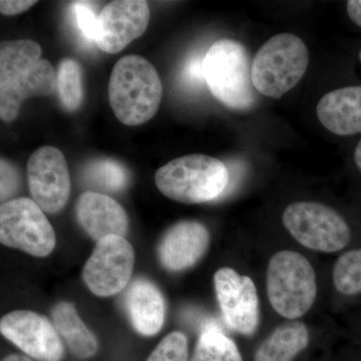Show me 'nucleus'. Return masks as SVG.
Segmentation results:
<instances>
[{"mask_svg":"<svg viewBox=\"0 0 361 361\" xmlns=\"http://www.w3.org/2000/svg\"><path fill=\"white\" fill-rule=\"evenodd\" d=\"M42 47L32 40L4 42L0 45V116L13 122L28 97L49 96L56 87V75Z\"/></svg>","mask_w":361,"mask_h":361,"instance_id":"1","label":"nucleus"},{"mask_svg":"<svg viewBox=\"0 0 361 361\" xmlns=\"http://www.w3.org/2000/svg\"><path fill=\"white\" fill-rule=\"evenodd\" d=\"M163 85L155 66L137 54L123 56L114 66L109 82V101L121 123L140 126L160 106Z\"/></svg>","mask_w":361,"mask_h":361,"instance_id":"2","label":"nucleus"},{"mask_svg":"<svg viewBox=\"0 0 361 361\" xmlns=\"http://www.w3.org/2000/svg\"><path fill=\"white\" fill-rule=\"evenodd\" d=\"M229 179V171L223 161L201 154L169 161L155 175L161 193L183 204L215 200L225 191Z\"/></svg>","mask_w":361,"mask_h":361,"instance_id":"3","label":"nucleus"},{"mask_svg":"<svg viewBox=\"0 0 361 361\" xmlns=\"http://www.w3.org/2000/svg\"><path fill=\"white\" fill-rule=\"evenodd\" d=\"M203 73L211 94L227 108L248 110L255 103L250 56L241 42H214L204 56Z\"/></svg>","mask_w":361,"mask_h":361,"instance_id":"4","label":"nucleus"},{"mask_svg":"<svg viewBox=\"0 0 361 361\" xmlns=\"http://www.w3.org/2000/svg\"><path fill=\"white\" fill-rule=\"evenodd\" d=\"M266 290L273 310L289 320L302 317L317 296L315 271L310 260L296 251L282 250L270 258Z\"/></svg>","mask_w":361,"mask_h":361,"instance_id":"5","label":"nucleus"},{"mask_svg":"<svg viewBox=\"0 0 361 361\" xmlns=\"http://www.w3.org/2000/svg\"><path fill=\"white\" fill-rule=\"evenodd\" d=\"M308 63L310 52L300 37L292 33L274 35L252 61L254 87L263 96L280 99L300 82Z\"/></svg>","mask_w":361,"mask_h":361,"instance_id":"6","label":"nucleus"},{"mask_svg":"<svg viewBox=\"0 0 361 361\" xmlns=\"http://www.w3.org/2000/svg\"><path fill=\"white\" fill-rule=\"evenodd\" d=\"M282 222L301 245L334 253L348 245L350 228L334 209L317 202H296L285 209Z\"/></svg>","mask_w":361,"mask_h":361,"instance_id":"7","label":"nucleus"},{"mask_svg":"<svg viewBox=\"0 0 361 361\" xmlns=\"http://www.w3.org/2000/svg\"><path fill=\"white\" fill-rule=\"evenodd\" d=\"M0 241L4 245L45 257L56 246L54 228L35 201L18 198L0 207Z\"/></svg>","mask_w":361,"mask_h":361,"instance_id":"8","label":"nucleus"},{"mask_svg":"<svg viewBox=\"0 0 361 361\" xmlns=\"http://www.w3.org/2000/svg\"><path fill=\"white\" fill-rule=\"evenodd\" d=\"M134 263V249L129 241L116 235L104 237L97 242L82 278L94 295L113 296L129 283Z\"/></svg>","mask_w":361,"mask_h":361,"instance_id":"9","label":"nucleus"},{"mask_svg":"<svg viewBox=\"0 0 361 361\" xmlns=\"http://www.w3.org/2000/svg\"><path fill=\"white\" fill-rule=\"evenodd\" d=\"M27 180L32 200L45 213L61 212L71 194L68 163L58 148L44 146L27 161Z\"/></svg>","mask_w":361,"mask_h":361,"instance_id":"10","label":"nucleus"},{"mask_svg":"<svg viewBox=\"0 0 361 361\" xmlns=\"http://www.w3.org/2000/svg\"><path fill=\"white\" fill-rule=\"evenodd\" d=\"M214 285L228 326L242 336H252L260 320L258 292L253 280L224 267L214 275Z\"/></svg>","mask_w":361,"mask_h":361,"instance_id":"11","label":"nucleus"},{"mask_svg":"<svg viewBox=\"0 0 361 361\" xmlns=\"http://www.w3.org/2000/svg\"><path fill=\"white\" fill-rule=\"evenodd\" d=\"M2 336L39 361H61L63 345L56 327L45 316L18 310L1 318Z\"/></svg>","mask_w":361,"mask_h":361,"instance_id":"12","label":"nucleus"},{"mask_svg":"<svg viewBox=\"0 0 361 361\" xmlns=\"http://www.w3.org/2000/svg\"><path fill=\"white\" fill-rule=\"evenodd\" d=\"M149 20L144 0H116L104 7L97 18L96 44L101 51L115 54L142 37Z\"/></svg>","mask_w":361,"mask_h":361,"instance_id":"13","label":"nucleus"},{"mask_svg":"<svg viewBox=\"0 0 361 361\" xmlns=\"http://www.w3.org/2000/svg\"><path fill=\"white\" fill-rule=\"evenodd\" d=\"M210 245V233L197 221H182L166 232L159 245L161 264L171 271H183L203 258Z\"/></svg>","mask_w":361,"mask_h":361,"instance_id":"14","label":"nucleus"},{"mask_svg":"<svg viewBox=\"0 0 361 361\" xmlns=\"http://www.w3.org/2000/svg\"><path fill=\"white\" fill-rule=\"evenodd\" d=\"M78 224L92 239L99 241L104 237H123L129 227L127 213L123 207L109 197L97 192L80 195L75 205Z\"/></svg>","mask_w":361,"mask_h":361,"instance_id":"15","label":"nucleus"},{"mask_svg":"<svg viewBox=\"0 0 361 361\" xmlns=\"http://www.w3.org/2000/svg\"><path fill=\"white\" fill-rule=\"evenodd\" d=\"M323 127L338 135L361 133V87H342L324 94L317 104Z\"/></svg>","mask_w":361,"mask_h":361,"instance_id":"16","label":"nucleus"},{"mask_svg":"<svg viewBox=\"0 0 361 361\" xmlns=\"http://www.w3.org/2000/svg\"><path fill=\"white\" fill-rule=\"evenodd\" d=\"M125 306L133 326L145 336H155L164 324L166 314L163 294L149 280H135L125 295Z\"/></svg>","mask_w":361,"mask_h":361,"instance_id":"17","label":"nucleus"},{"mask_svg":"<svg viewBox=\"0 0 361 361\" xmlns=\"http://www.w3.org/2000/svg\"><path fill=\"white\" fill-rule=\"evenodd\" d=\"M310 344V330L302 322H285L259 345L254 361H293Z\"/></svg>","mask_w":361,"mask_h":361,"instance_id":"18","label":"nucleus"},{"mask_svg":"<svg viewBox=\"0 0 361 361\" xmlns=\"http://www.w3.org/2000/svg\"><path fill=\"white\" fill-rule=\"evenodd\" d=\"M52 322L59 336H63L71 353L85 360L96 355V336L87 329L73 304L59 302L51 311Z\"/></svg>","mask_w":361,"mask_h":361,"instance_id":"19","label":"nucleus"},{"mask_svg":"<svg viewBox=\"0 0 361 361\" xmlns=\"http://www.w3.org/2000/svg\"><path fill=\"white\" fill-rule=\"evenodd\" d=\"M190 361H243L235 342L218 327L202 332Z\"/></svg>","mask_w":361,"mask_h":361,"instance_id":"20","label":"nucleus"},{"mask_svg":"<svg viewBox=\"0 0 361 361\" xmlns=\"http://www.w3.org/2000/svg\"><path fill=\"white\" fill-rule=\"evenodd\" d=\"M56 89L59 101L68 111L80 109L84 101L82 70L73 59H63L59 63L56 73Z\"/></svg>","mask_w":361,"mask_h":361,"instance_id":"21","label":"nucleus"},{"mask_svg":"<svg viewBox=\"0 0 361 361\" xmlns=\"http://www.w3.org/2000/svg\"><path fill=\"white\" fill-rule=\"evenodd\" d=\"M85 180L103 191H122L129 182V175L122 164L111 159H97L85 169Z\"/></svg>","mask_w":361,"mask_h":361,"instance_id":"22","label":"nucleus"},{"mask_svg":"<svg viewBox=\"0 0 361 361\" xmlns=\"http://www.w3.org/2000/svg\"><path fill=\"white\" fill-rule=\"evenodd\" d=\"M334 287L342 295L361 293V248L342 254L332 272Z\"/></svg>","mask_w":361,"mask_h":361,"instance_id":"23","label":"nucleus"},{"mask_svg":"<svg viewBox=\"0 0 361 361\" xmlns=\"http://www.w3.org/2000/svg\"><path fill=\"white\" fill-rule=\"evenodd\" d=\"M147 361H190L187 336L180 331L168 334Z\"/></svg>","mask_w":361,"mask_h":361,"instance_id":"24","label":"nucleus"},{"mask_svg":"<svg viewBox=\"0 0 361 361\" xmlns=\"http://www.w3.org/2000/svg\"><path fill=\"white\" fill-rule=\"evenodd\" d=\"M75 16L78 27L87 39H96L97 18L87 4L78 2L75 4Z\"/></svg>","mask_w":361,"mask_h":361,"instance_id":"25","label":"nucleus"},{"mask_svg":"<svg viewBox=\"0 0 361 361\" xmlns=\"http://www.w3.org/2000/svg\"><path fill=\"white\" fill-rule=\"evenodd\" d=\"M18 175L13 166L1 159V199L8 198L18 186Z\"/></svg>","mask_w":361,"mask_h":361,"instance_id":"26","label":"nucleus"},{"mask_svg":"<svg viewBox=\"0 0 361 361\" xmlns=\"http://www.w3.org/2000/svg\"><path fill=\"white\" fill-rule=\"evenodd\" d=\"M35 4L37 1H30V0H1L0 13L4 16H16L27 11Z\"/></svg>","mask_w":361,"mask_h":361,"instance_id":"27","label":"nucleus"},{"mask_svg":"<svg viewBox=\"0 0 361 361\" xmlns=\"http://www.w3.org/2000/svg\"><path fill=\"white\" fill-rule=\"evenodd\" d=\"M348 13L349 18L361 27V0L348 1Z\"/></svg>","mask_w":361,"mask_h":361,"instance_id":"28","label":"nucleus"},{"mask_svg":"<svg viewBox=\"0 0 361 361\" xmlns=\"http://www.w3.org/2000/svg\"><path fill=\"white\" fill-rule=\"evenodd\" d=\"M355 161L356 166L360 169L361 172V141L358 142L357 147H356L355 151Z\"/></svg>","mask_w":361,"mask_h":361,"instance_id":"29","label":"nucleus"},{"mask_svg":"<svg viewBox=\"0 0 361 361\" xmlns=\"http://www.w3.org/2000/svg\"><path fill=\"white\" fill-rule=\"evenodd\" d=\"M2 361H32L30 358L25 357L23 355H13L7 356V357L4 358Z\"/></svg>","mask_w":361,"mask_h":361,"instance_id":"30","label":"nucleus"},{"mask_svg":"<svg viewBox=\"0 0 361 361\" xmlns=\"http://www.w3.org/2000/svg\"><path fill=\"white\" fill-rule=\"evenodd\" d=\"M360 61H361V51H360Z\"/></svg>","mask_w":361,"mask_h":361,"instance_id":"31","label":"nucleus"}]
</instances>
